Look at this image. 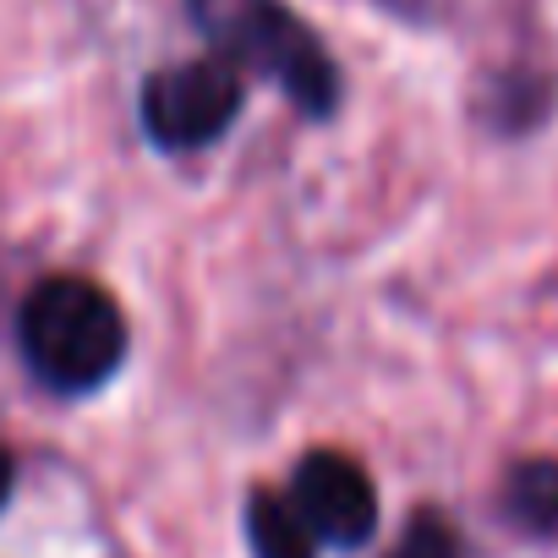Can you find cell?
Returning <instances> with one entry per match:
<instances>
[{
  "label": "cell",
  "mask_w": 558,
  "mask_h": 558,
  "mask_svg": "<svg viewBox=\"0 0 558 558\" xmlns=\"http://www.w3.org/2000/svg\"><path fill=\"white\" fill-rule=\"evenodd\" d=\"M186 12L225 66L268 77L307 116H335L340 72H335L324 39L286 0H186Z\"/></svg>",
  "instance_id": "1"
},
{
  "label": "cell",
  "mask_w": 558,
  "mask_h": 558,
  "mask_svg": "<svg viewBox=\"0 0 558 558\" xmlns=\"http://www.w3.org/2000/svg\"><path fill=\"white\" fill-rule=\"evenodd\" d=\"M291 504L307 520V531L329 547H362L378 531V493H373L367 471L340 449H313L296 465Z\"/></svg>",
  "instance_id": "4"
},
{
  "label": "cell",
  "mask_w": 558,
  "mask_h": 558,
  "mask_svg": "<svg viewBox=\"0 0 558 558\" xmlns=\"http://www.w3.org/2000/svg\"><path fill=\"white\" fill-rule=\"evenodd\" d=\"M246 536L252 558H318V536L296 514V504L274 487H257L246 498Z\"/></svg>",
  "instance_id": "5"
},
{
  "label": "cell",
  "mask_w": 558,
  "mask_h": 558,
  "mask_svg": "<svg viewBox=\"0 0 558 558\" xmlns=\"http://www.w3.org/2000/svg\"><path fill=\"white\" fill-rule=\"evenodd\" d=\"M7 498H12V454L0 449V504H7Z\"/></svg>",
  "instance_id": "8"
},
{
  "label": "cell",
  "mask_w": 558,
  "mask_h": 558,
  "mask_svg": "<svg viewBox=\"0 0 558 558\" xmlns=\"http://www.w3.org/2000/svg\"><path fill=\"white\" fill-rule=\"evenodd\" d=\"M504 509L520 531H558V460H525L509 471V487H504Z\"/></svg>",
  "instance_id": "6"
},
{
  "label": "cell",
  "mask_w": 558,
  "mask_h": 558,
  "mask_svg": "<svg viewBox=\"0 0 558 558\" xmlns=\"http://www.w3.org/2000/svg\"><path fill=\"white\" fill-rule=\"evenodd\" d=\"M395 558H460V536H454L438 514H416L411 531L400 536Z\"/></svg>",
  "instance_id": "7"
},
{
  "label": "cell",
  "mask_w": 558,
  "mask_h": 558,
  "mask_svg": "<svg viewBox=\"0 0 558 558\" xmlns=\"http://www.w3.org/2000/svg\"><path fill=\"white\" fill-rule=\"evenodd\" d=\"M17 335L28 367L61 395L99 389L126 362V318L116 296L77 274H56L45 286H34Z\"/></svg>",
  "instance_id": "2"
},
{
  "label": "cell",
  "mask_w": 558,
  "mask_h": 558,
  "mask_svg": "<svg viewBox=\"0 0 558 558\" xmlns=\"http://www.w3.org/2000/svg\"><path fill=\"white\" fill-rule=\"evenodd\" d=\"M241 99H246L241 72L225 66L219 56L159 66L143 83V126L159 148H208L214 137L230 132Z\"/></svg>",
  "instance_id": "3"
}]
</instances>
